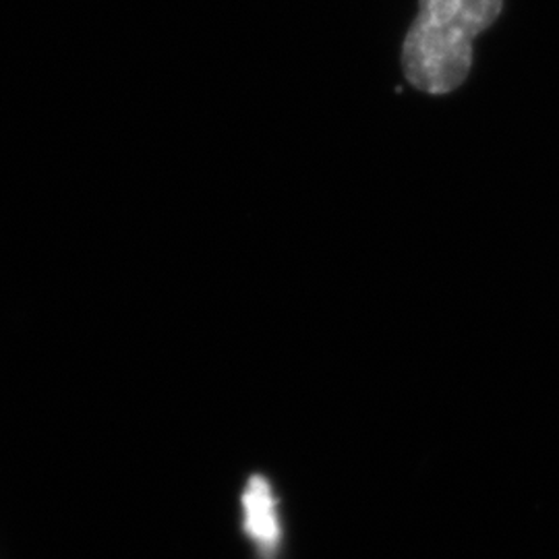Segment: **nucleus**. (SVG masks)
Instances as JSON below:
<instances>
[{
	"mask_svg": "<svg viewBox=\"0 0 559 559\" xmlns=\"http://www.w3.org/2000/svg\"><path fill=\"white\" fill-rule=\"evenodd\" d=\"M503 0H419V15L402 46L406 81L441 96L460 87L473 67V41L491 27Z\"/></svg>",
	"mask_w": 559,
	"mask_h": 559,
	"instance_id": "f257e3e1",
	"label": "nucleus"
},
{
	"mask_svg": "<svg viewBox=\"0 0 559 559\" xmlns=\"http://www.w3.org/2000/svg\"><path fill=\"white\" fill-rule=\"evenodd\" d=\"M245 533L263 551H274L280 545V520L276 496L265 477H251L242 491Z\"/></svg>",
	"mask_w": 559,
	"mask_h": 559,
	"instance_id": "f03ea898",
	"label": "nucleus"
}]
</instances>
